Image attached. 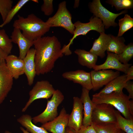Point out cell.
Instances as JSON below:
<instances>
[{"label":"cell","instance_id":"obj_42","mask_svg":"<svg viewBox=\"0 0 133 133\" xmlns=\"http://www.w3.org/2000/svg\"><path fill=\"white\" fill-rule=\"evenodd\" d=\"M121 133H125V132H122H122H121Z\"/></svg>","mask_w":133,"mask_h":133},{"label":"cell","instance_id":"obj_34","mask_svg":"<svg viewBox=\"0 0 133 133\" xmlns=\"http://www.w3.org/2000/svg\"><path fill=\"white\" fill-rule=\"evenodd\" d=\"M76 133H97L93 125L85 127L82 125Z\"/></svg>","mask_w":133,"mask_h":133},{"label":"cell","instance_id":"obj_24","mask_svg":"<svg viewBox=\"0 0 133 133\" xmlns=\"http://www.w3.org/2000/svg\"><path fill=\"white\" fill-rule=\"evenodd\" d=\"M124 39L122 36H114L111 35V39L106 51L119 55L126 47Z\"/></svg>","mask_w":133,"mask_h":133},{"label":"cell","instance_id":"obj_15","mask_svg":"<svg viewBox=\"0 0 133 133\" xmlns=\"http://www.w3.org/2000/svg\"><path fill=\"white\" fill-rule=\"evenodd\" d=\"M64 78L81 85L83 88L90 90L92 89L90 72L78 70L67 71L62 74Z\"/></svg>","mask_w":133,"mask_h":133},{"label":"cell","instance_id":"obj_5","mask_svg":"<svg viewBox=\"0 0 133 133\" xmlns=\"http://www.w3.org/2000/svg\"><path fill=\"white\" fill-rule=\"evenodd\" d=\"M64 99V95L59 90H55L51 99L47 101L46 108L41 113L32 118L34 124H42L52 120L58 115L57 108Z\"/></svg>","mask_w":133,"mask_h":133},{"label":"cell","instance_id":"obj_25","mask_svg":"<svg viewBox=\"0 0 133 133\" xmlns=\"http://www.w3.org/2000/svg\"><path fill=\"white\" fill-rule=\"evenodd\" d=\"M115 113L117 127L125 133H133V119L124 117L117 110H115Z\"/></svg>","mask_w":133,"mask_h":133},{"label":"cell","instance_id":"obj_29","mask_svg":"<svg viewBox=\"0 0 133 133\" xmlns=\"http://www.w3.org/2000/svg\"><path fill=\"white\" fill-rule=\"evenodd\" d=\"M97 133H121L116 124L110 123L103 125H92Z\"/></svg>","mask_w":133,"mask_h":133},{"label":"cell","instance_id":"obj_14","mask_svg":"<svg viewBox=\"0 0 133 133\" xmlns=\"http://www.w3.org/2000/svg\"><path fill=\"white\" fill-rule=\"evenodd\" d=\"M132 64H123L120 62L118 55L113 53L107 52V56L105 62L103 64L95 65L93 67L94 70H98L112 69L121 71L126 74L129 68Z\"/></svg>","mask_w":133,"mask_h":133},{"label":"cell","instance_id":"obj_12","mask_svg":"<svg viewBox=\"0 0 133 133\" xmlns=\"http://www.w3.org/2000/svg\"><path fill=\"white\" fill-rule=\"evenodd\" d=\"M13 78L5 62L0 64V105L11 90Z\"/></svg>","mask_w":133,"mask_h":133},{"label":"cell","instance_id":"obj_11","mask_svg":"<svg viewBox=\"0 0 133 133\" xmlns=\"http://www.w3.org/2000/svg\"><path fill=\"white\" fill-rule=\"evenodd\" d=\"M69 115L63 108L58 116L52 120L42 124L41 127L52 133H64L68 126Z\"/></svg>","mask_w":133,"mask_h":133},{"label":"cell","instance_id":"obj_35","mask_svg":"<svg viewBox=\"0 0 133 133\" xmlns=\"http://www.w3.org/2000/svg\"><path fill=\"white\" fill-rule=\"evenodd\" d=\"M124 88L126 89L129 95L128 97L130 99H133V82L131 81L127 82Z\"/></svg>","mask_w":133,"mask_h":133},{"label":"cell","instance_id":"obj_27","mask_svg":"<svg viewBox=\"0 0 133 133\" xmlns=\"http://www.w3.org/2000/svg\"><path fill=\"white\" fill-rule=\"evenodd\" d=\"M12 42L6 33L5 30H0V48L8 55L11 53L13 46Z\"/></svg>","mask_w":133,"mask_h":133},{"label":"cell","instance_id":"obj_40","mask_svg":"<svg viewBox=\"0 0 133 133\" xmlns=\"http://www.w3.org/2000/svg\"><path fill=\"white\" fill-rule=\"evenodd\" d=\"M79 0H75L74 3V7L76 8L79 5Z\"/></svg>","mask_w":133,"mask_h":133},{"label":"cell","instance_id":"obj_41","mask_svg":"<svg viewBox=\"0 0 133 133\" xmlns=\"http://www.w3.org/2000/svg\"><path fill=\"white\" fill-rule=\"evenodd\" d=\"M32 0L33 1H34L35 2H36L37 3L38 2V0Z\"/></svg>","mask_w":133,"mask_h":133},{"label":"cell","instance_id":"obj_2","mask_svg":"<svg viewBox=\"0 0 133 133\" xmlns=\"http://www.w3.org/2000/svg\"><path fill=\"white\" fill-rule=\"evenodd\" d=\"M13 24L14 28L22 31L23 34L27 39L33 41L42 37L51 28L46 22L33 14L29 15L26 17L19 15Z\"/></svg>","mask_w":133,"mask_h":133},{"label":"cell","instance_id":"obj_36","mask_svg":"<svg viewBox=\"0 0 133 133\" xmlns=\"http://www.w3.org/2000/svg\"><path fill=\"white\" fill-rule=\"evenodd\" d=\"M126 74V78L125 82L133 79V66H131L128 70Z\"/></svg>","mask_w":133,"mask_h":133},{"label":"cell","instance_id":"obj_39","mask_svg":"<svg viewBox=\"0 0 133 133\" xmlns=\"http://www.w3.org/2000/svg\"><path fill=\"white\" fill-rule=\"evenodd\" d=\"M20 130L22 131L23 133H31L28 131H27L26 129H25L24 128H23L22 127H20ZM4 133H12L11 132L8 131H6Z\"/></svg>","mask_w":133,"mask_h":133},{"label":"cell","instance_id":"obj_26","mask_svg":"<svg viewBox=\"0 0 133 133\" xmlns=\"http://www.w3.org/2000/svg\"><path fill=\"white\" fill-rule=\"evenodd\" d=\"M119 29L117 35L121 36L126 32L133 27V18L128 14H125L124 17L119 19Z\"/></svg>","mask_w":133,"mask_h":133},{"label":"cell","instance_id":"obj_4","mask_svg":"<svg viewBox=\"0 0 133 133\" xmlns=\"http://www.w3.org/2000/svg\"><path fill=\"white\" fill-rule=\"evenodd\" d=\"M75 30L73 35L67 45H65L62 48L65 54L69 55L71 54V52L69 49L70 45L72 44L73 40L77 37L80 35H86L89 31H95L100 33L105 32L104 25L101 20L99 18L92 17L89 19V22L83 23L78 21L74 24Z\"/></svg>","mask_w":133,"mask_h":133},{"label":"cell","instance_id":"obj_23","mask_svg":"<svg viewBox=\"0 0 133 133\" xmlns=\"http://www.w3.org/2000/svg\"><path fill=\"white\" fill-rule=\"evenodd\" d=\"M32 117L30 115L25 114L22 115L17 119V121L26 130L31 133H49L43 128L39 127L33 124Z\"/></svg>","mask_w":133,"mask_h":133},{"label":"cell","instance_id":"obj_21","mask_svg":"<svg viewBox=\"0 0 133 133\" xmlns=\"http://www.w3.org/2000/svg\"><path fill=\"white\" fill-rule=\"evenodd\" d=\"M74 52L78 55V62L82 66L92 69L96 65L98 56L89 51L78 49Z\"/></svg>","mask_w":133,"mask_h":133},{"label":"cell","instance_id":"obj_18","mask_svg":"<svg viewBox=\"0 0 133 133\" xmlns=\"http://www.w3.org/2000/svg\"><path fill=\"white\" fill-rule=\"evenodd\" d=\"M35 52L34 48L30 49L23 59L24 73L27 77L28 84L29 86H31L33 84L36 75L34 59Z\"/></svg>","mask_w":133,"mask_h":133},{"label":"cell","instance_id":"obj_32","mask_svg":"<svg viewBox=\"0 0 133 133\" xmlns=\"http://www.w3.org/2000/svg\"><path fill=\"white\" fill-rule=\"evenodd\" d=\"M13 1L11 0H0V13L3 22L12 7Z\"/></svg>","mask_w":133,"mask_h":133},{"label":"cell","instance_id":"obj_37","mask_svg":"<svg viewBox=\"0 0 133 133\" xmlns=\"http://www.w3.org/2000/svg\"><path fill=\"white\" fill-rule=\"evenodd\" d=\"M8 55L0 48V64L5 62V59Z\"/></svg>","mask_w":133,"mask_h":133},{"label":"cell","instance_id":"obj_19","mask_svg":"<svg viewBox=\"0 0 133 133\" xmlns=\"http://www.w3.org/2000/svg\"><path fill=\"white\" fill-rule=\"evenodd\" d=\"M6 65L14 78L17 79L24 74V64L23 59L14 55H8L5 59Z\"/></svg>","mask_w":133,"mask_h":133},{"label":"cell","instance_id":"obj_33","mask_svg":"<svg viewBox=\"0 0 133 133\" xmlns=\"http://www.w3.org/2000/svg\"><path fill=\"white\" fill-rule=\"evenodd\" d=\"M52 0H44L41 7V10L46 16L51 15L54 11Z\"/></svg>","mask_w":133,"mask_h":133},{"label":"cell","instance_id":"obj_30","mask_svg":"<svg viewBox=\"0 0 133 133\" xmlns=\"http://www.w3.org/2000/svg\"><path fill=\"white\" fill-rule=\"evenodd\" d=\"M106 2L114 6L117 11L123 9H129L133 7V0H109Z\"/></svg>","mask_w":133,"mask_h":133},{"label":"cell","instance_id":"obj_16","mask_svg":"<svg viewBox=\"0 0 133 133\" xmlns=\"http://www.w3.org/2000/svg\"><path fill=\"white\" fill-rule=\"evenodd\" d=\"M21 31L18 28H14L10 37L12 42L17 44L18 46V57L23 60L31 47L33 45L34 41L26 37Z\"/></svg>","mask_w":133,"mask_h":133},{"label":"cell","instance_id":"obj_10","mask_svg":"<svg viewBox=\"0 0 133 133\" xmlns=\"http://www.w3.org/2000/svg\"><path fill=\"white\" fill-rule=\"evenodd\" d=\"M92 89L96 91L120 75V72L112 70H93L90 72Z\"/></svg>","mask_w":133,"mask_h":133},{"label":"cell","instance_id":"obj_22","mask_svg":"<svg viewBox=\"0 0 133 133\" xmlns=\"http://www.w3.org/2000/svg\"><path fill=\"white\" fill-rule=\"evenodd\" d=\"M126 78V74L119 75L106 85L99 93L108 94L122 91L126 83L125 82Z\"/></svg>","mask_w":133,"mask_h":133},{"label":"cell","instance_id":"obj_9","mask_svg":"<svg viewBox=\"0 0 133 133\" xmlns=\"http://www.w3.org/2000/svg\"><path fill=\"white\" fill-rule=\"evenodd\" d=\"M55 90L48 81H37L29 92V99L22 110L24 112L33 101L39 99H48L51 97Z\"/></svg>","mask_w":133,"mask_h":133},{"label":"cell","instance_id":"obj_17","mask_svg":"<svg viewBox=\"0 0 133 133\" xmlns=\"http://www.w3.org/2000/svg\"><path fill=\"white\" fill-rule=\"evenodd\" d=\"M89 90L83 88L80 99L83 106L82 125L87 127L91 125V116L94 104L89 95Z\"/></svg>","mask_w":133,"mask_h":133},{"label":"cell","instance_id":"obj_6","mask_svg":"<svg viewBox=\"0 0 133 133\" xmlns=\"http://www.w3.org/2000/svg\"><path fill=\"white\" fill-rule=\"evenodd\" d=\"M46 22L50 27H62L71 34H73L74 25L72 21L71 15L66 8V2L65 1L59 4L56 13Z\"/></svg>","mask_w":133,"mask_h":133},{"label":"cell","instance_id":"obj_38","mask_svg":"<svg viewBox=\"0 0 133 133\" xmlns=\"http://www.w3.org/2000/svg\"><path fill=\"white\" fill-rule=\"evenodd\" d=\"M64 133H76L75 132L67 126L66 128Z\"/></svg>","mask_w":133,"mask_h":133},{"label":"cell","instance_id":"obj_31","mask_svg":"<svg viewBox=\"0 0 133 133\" xmlns=\"http://www.w3.org/2000/svg\"><path fill=\"white\" fill-rule=\"evenodd\" d=\"M118 59L121 63L126 64L133 57V44L131 43L126 45L123 52L118 55Z\"/></svg>","mask_w":133,"mask_h":133},{"label":"cell","instance_id":"obj_28","mask_svg":"<svg viewBox=\"0 0 133 133\" xmlns=\"http://www.w3.org/2000/svg\"><path fill=\"white\" fill-rule=\"evenodd\" d=\"M29 1V0H19L15 5L12 7L9 12L5 20L0 25V28H2L9 23L21 9Z\"/></svg>","mask_w":133,"mask_h":133},{"label":"cell","instance_id":"obj_13","mask_svg":"<svg viewBox=\"0 0 133 133\" xmlns=\"http://www.w3.org/2000/svg\"><path fill=\"white\" fill-rule=\"evenodd\" d=\"M73 101V109L69 115L67 126L77 132L82 125L83 106L78 97H74Z\"/></svg>","mask_w":133,"mask_h":133},{"label":"cell","instance_id":"obj_3","mask_svg":"<svg viewBox=\"0 0 133 133\" xmlns=\"http://www.w3.org/2000/svg\"><path fill=\"white\" fill-rule=\"evenodd\" d=\"M92 101L94 104L105 103L116 108L127 119H133V101L122 91L108 94L99 93L93 95Z\"/></svg>","mask_w":133,"mask_h":133},{"label":"cell","instance_id":"obj_1","mask_svg":"<svg viewBox=\"0 0 133 133\" xmlns=\"http://www.w3.org/2000/svg\"><path fill=\"white\" fill-rule=\"evenodd\" d=\"M36 75L50 72L55 63L64 54L60 42L55 36L42 37L34 41Z\"/></svg>","mask_w":133,"mask_h":133},{"label":"cell","instance_id":"obj_8","mask_svg":"<svg viewBox=\"0 0 133 133\" xmlns=\"http://www.w3.org/2000/svg\"><path fill=\"white\" fill-rule=\"evenodd\" d=\"M90 11L95 17L100 19L103 24L105 29L111 26L116 27L117 24L115 22L116 18L119 15L126 13L125 10L120 13L115 14L108 10L101 4L100 0H94L89 4Z\"/></svg>","mask_w":133,"mask_h":133},{"label":"cell","instance_id":"obj_20","mask_svg":"<svg viewBox=\"0 0 133 133\" xmlns=\"http://www.w3.org/2000/svg\"><path fill=\"white\" fill-rule=\"evenodd\" d=\"M100 33L99 37L93 42L89 51L98 57L103 58L105 56V52L107 50L111 35L106 34L105 33Z\"/></svg>","mask_w":133,"mask_h":133},{"label":"cell","instance_id":"obj_7","mask_svg":"<svg viewBox=\"0 0 133 133\" xmlns=\"http://www.w3.org/2000/svg\"><path fill=\"white\" fill-rule=\"evenodd\" d=\"M93 104L91 125L116 124L115 110L113 106L105 103Z\"/></svg>","mask_w":133,"mask_h":133}]
</instances>
